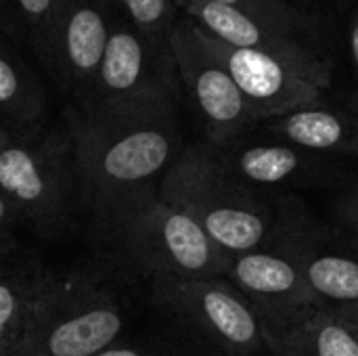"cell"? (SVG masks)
<instances>
[{"label": "cell", "mask_w": 358, "mask_h": 356, "mask_svg": "<svg viewBox=\"0 0 358 356\" xmlns=\"http://www.w3.org/2000/svg\"><path fill=\"white\" fill-rule=\"evenodd\" d=\"M180 86L164 88L120 107L63 109L73 141V162L84 216L96 222L145 193L157 191L185 149Z\"/></svg>", "instance_id": "obj_1"}, {"label": "cell", "mask_w": 358, "mask_h": 356, "mask_svg": "<svg viewBox=\"0 0 358 356\" xmlns=\"http://www.w3.org/2000/svg\"><path fill=\"white\" fill-rule=\"evenodd\" d=\"M268 356H358L357 340L331 306H317L292 325L266 334Z\"/></svg>", "instance_id": "obj_17"}, {"label": "cell", "mask_w": 358, "mask_h": 356, "mask_svg": "<svg viewBox=\"0 0 358 356\" xmlns=\"http://www.w3.org/2000/svg\"><path fill=\"white\" fill-rule=\"evenodd\" d=\"M168 48L180 94L195 111L206 143L224 149L258 126L237 84L193 21L180 15L168 38Z\"/></svg>", "instance_id": "obj_7"}, {"label": "cell", "mask_w": 358, "mask_h": 356, "mask_svg": "<svg viewBox=\"0 0 358 356\" xmlns=\"http://www.w3.org/2000/svg\"><path fill=\"white\" fill-rule=\"evenodd\" d=\"M90 235L111 264L147 281L224 277L231 260L191 216L162 201L157 191L90 222Z\"/></svg>", "instance_id": "obj_3"}, {"label": "cell", "mask_w": 358, "mask_h": 356, "mask_svg": "<svg viewBox=\"0 0 358 356\" xmlns=\"http://www.w3.org/2000/svg\"><path fill=\"white\" fill-rule=\"evenodd\" d=\"M128 325L117 283L92 269L48 271L10 356H94Z\"/></svg>", "instance_id": "obj_5"}, {"label": "cell", "mask_w": 358, "mask_h": 356, "mask_svg": "<svg viewBox=\"0 0 358 356\" xmlns=\"http://www.w3.org/2000/svg\"><path fill=\"white\" fill-rule=\"evenodd\" d=\"M155 311L220 356H268L266 329L250 300L224 277L149 281Z\"/></svg>", "instance_id": "obj_6"}, {"label": "cell", "mask_w": 358, "mask_h": 356, "mask_svg": "<svg viewBox=\"0 0 358 356\" xmlns=\"http://www.w3.org/2000/svg\"><path fill=\"white\" fill-rule=\"evenodd\" d=\"M172 86H178V80L168 44H157L113 8L92 88L86 101L73 109L96 111L120 107Z\"/></svg>", "instance_id": "obj_9"}, {"label": "cell", "mask_w": 358, "mask_h": 356, "mask_svg": "<svg viewBox=\"0 0 358 356\" xmlns=\"http://www.w3.org/2000/svg\"><path fill=\"white\" fill-rule=\"evenodd\" d=\"M6 136H8V132H6V130H4V128L0 126V143H2V141H4Z\"/></svg>", "instance_id": "obj_27"}, {"label": "cell", "mask_w": 358, "mask_h": 356, "mask_svg": "<svg viewBox=\"0 0 358 356\" xmlns=\"http://www.w3.org/2000/svg\"><path fill=\"white\" fill-rule=\"evenodd\" d=\"M357 2H358V0H357Z\"/></svg>", "instance_id": "obj_30"}, {"label": "cell", "mask_w": 358, "mask_h": 356, "mask_svg": "<svg viewBox=\"0 0 358 356\" xmlns=\"http://www.w3.org/2000/svg\"><path fill=\"white\" fill-rule=\"evenodd\" d=\"M208 2L224 4V6L243 10L256 19L285 27L289 31L323 40V29L317 17L306 13L302 6H298L292 0H208Z\"/></svg>", "instance_id": "obj_21"}, {"label": "cell", "mask_w": 358, "mask_h": 356, "mask_svg": "<svg viewBox=\"0 0 358 356\" xmlns=\"http://www.w3.org/2000/svg\"><path fill=\"white\" fill-rule=\"evenodd\" d=\"M111 0H57L44 36L34 50L67 105L86 101L107 42Z\"/></svg>", "instance_id": "obj_8"}, {"label": "cell", "mask_w": 358, "mask_h": 356, "mask_svg": "<svg viewBox=\"0 0 358 356\" xmlns=\"http://www.w3.org/2000/svg\"><path fill=\"white\" fill-rule=\"evenodd\" d=\"M346 42H348L350 61H352V67H355L358 78V8L355 13H350V17H348V23H346Z\"/></svg>", "instance_id": "obj_25"}, {"label": "cell", "mask_w": 358, "mask_h": 356, "mask_svg": "<svg viewBox=\"0 0 358 356\" xmlns=\"http://www.w3.org/2000/svg\"><path fill=\"white\" fill-rule=\"evenodd\" d=\"M94 356H220L195 336L180 334H134L120 336Z\"/></svg>", "instance_id": "obj_19"}, {"label": "cell", "mask_w": 358, "mask_h": 356, "mask_svg": "<svg viewBox=\"0 0 358 356\" xmlns=\"http://www.w3.org/2000/svg\"><path fill=\"white\" fill-rule=\"evenodd\" d=\"M294 229L268 248L231 256L224 273V279L256 308L266 334L279 332L321 306L296 258Z\"/></svg>", "instance_id": "obj_12"}, {"label": "cell", "mask_w": 358, "mask_h": 356, "mask_svg": "<svg viewBox=\"0 0 358 356\" xmlns=\"http://www.w3.org/2000/svg\"><path fill=\"white\" fill-rule=\"evenodd\" d=\"M300 2H310V0H300Z\"/></svg>", "instance_id": "obj_29"}, {"label": "cell", "mask_w": 358, "mask_h": 356, "mask_svg": "<svg viewBox=\"0 0 358 356\" xmlns=\"http://www.w3.org/2000/svg\"><path fill=\"white\" fill-rule=\"evenodd\" d=\"M17 227H21V225H19L15 212L0 195V260L19 252Z\"/></svg>", "instance_id": "obj_24"}, {"label": "cell", "mask_w": 358, "mask_h": 356, "mask_svg": "<svg viewBox=\"0 0 358 356\" xmlns=\"http://www.w3.org/2000/svg\"><path fill=\"white\" fill-rule=\"evenodd\" d=\"M145 36L157 44H168V38L180 19L176 0H111Z\"/></svg>", "instance_id": "obj_22"}, {"label": "cell", "mask_w": 358, "mask_h": 356, "mask_svg": "<svg viewBox=\"0 0 358 356\" xmlns=\"http://www.w3.org/2000/svg\"><path fill=\"white\" fill-rule=\"evenodd\" d=\"M0 195L21 227L59 241L84 216L65 118L46 120L0 143Z\"/></svg>", "instance_id": "obj_4"}, {"label": "cell", "mask_w": 358, "mask_h": 356, "mask_svg": "<svg viewBox=\"0 0 358 356\" xmlns=\"http://www.w3.org/2000/svg\"><path fill=\"white\" fill-rule=\"evenodd\" d=\"M182 17L193 21L201 31L224 44L256 50L283 61L306 80L323 90L334 82V59L325 40L302 36L268 21L256 19L243 10L208 2V0H176Z\"/></svg>", "instance_id": "obj_11"}, {"label": "cell", "mask_w": 358, "mask_h": 356, "mask_svg": "<svg viewBox=\"0 0 358 356\" xmlns=\"http://www.w3.org/2000/svg\"><path fill=\"white\" fill-rule=\"evenodd\" d=\"M4 260H6V258H4ZM4 260H0V266H2V262H4Z\"/></svg>", "instance_id": "obj_28"}, {"label": "cell", "mask_w": 358, "mask_h": 356, "mask_svg": "<svg viewBox=\"0 0 358 356\" xmlns=\"http://www.w3.org/2000/svg\"><path fill=\"white\" fill-rule=\"evenodd\" d=\"M48 120V94L21 57L15 42L0 31V126L6 132H21Z\"/></svg>", "instance_id": "obj_16"}, {"label": "cell", "mask_w": 358, "mask_h": 356, "mask_svg": "<svg viewBox=\"0 0 358 356\" xmlns=\"http://www.w3.org/2000/svg\"><path fill=\"white\" fill-rule=\"evenodd\" d=\"M338 321L350 332V336L357 340L358 344V304H348V306H336L334 308Z\"/></svg>", "instance_id": "obj_26"}, {"label": "cell", "mask_w": 358, "mask_h": 356, "mask_svg": "<svg viewBox=\"0 0 358 356\" xmlns=\"http://www.w3.org/2000/svg\"><path fill=\"white\" fill-rule=\"evenodd\" d=\"M57 0H0V31L15 44L38 48Z\"/></svg>", "instance_id": "obj_20"}, {"label": "cell", "mask_w": 358, "mask_h": 356, "mask_svg": "<svg viewBox=\"0 0 358 356\" xmlns=\"http://www.w3.org/2000/svg\"><path fill=\"white\" fill-rule=\"evenodd\" d=\"M48 269L34 258L8 256L0 266V356H10L34 302L44 285Z\"/></svg>", "instance_id": "obj_18"}, {"label": "cell", "mask_w": 358, "mask_h": 356, "mask_svg": "<svg viewBox=\"0 0 358 356\" xmlns=\"http://www.w3.org/2000/svg\"><path fill=\"white\" fill-rule=\"evenodd\" d=\"M292 245L300 269L325 306L358 304V241L336 225L310 216L298 222Z\"/></svg>", "instance_id": "obj_14"}, {"label": "cell", "mask_w": 358, "mask_h": 356, "mask_svg": "<svg viewBox=\"0 0 358 356\" xmlns=\"http://www.w3.org/2000/svg\"><path fill=\"white\" fill-rule=\"evenodd\" d=\"M157 195L191 216L229 256L277 243L308 214L300 197L262 195L243 187L227 172L218 149L203 138L185 145Z\"/></svg>", "instance_id": "obj_2"}, {"label": "cell", "mask_w": 358, "mask_h": 356, "mask_svg": "<svg viewBox=\"0 0 358 356\" xmlns=\"http://www.w3.org/2000/svg\"><path fill=\"white\" fill-rule=\"evenodd\" d=\"M266 134L336 159H358V92L329 90L317 103L262 124Z\"/></svg>", "instance_id": "obj_15"}, {"label": "cell", "mask_w": 358, "mask_h": 356, "mask_svg": "<svg viewBox=\"0 0 358 356\" xmlns=\"http://www.w3.org/2000/svg\"><path fill=\"white\" fill-rule=\"evenodd\" d=\"M336 227L358 241V178L346 180L340 187V195L334 204Z\"/></svg>", "instance_id": "obj_23"}, {"label": "cell", "mask_w": 358, "mask_h": 356, "mask_svg": "<svg viewBox=\"0 0 358 356\" xmlns=\"http://www.w3.org/2000/svg\"><path fill=\"white\" fill-rule=\"evenodd\" d=\"M203 38L237 84L258 126L308 107L327 92L283 61L256 50L224 44L206 31Z\"/></svg>", "instance_id": "obj_13"}, {"label": "cell", "mask_w": 358, "mask_h": 356, "mask_svg": "<svg viewBox=\"0 0 358 356\" xmlns=\"http://www.w3.org/2000/svg\"><path fill=\"white\" fill-rule=\"evenodd\" d=\"M218 155L235 180L262 195L298 197L300 191L329 189L348 180L340 159L273 134L256 136L250 132L237 143L218 149Z\"/></svg>", "instance_id": "obj_10"}]
</instances>
